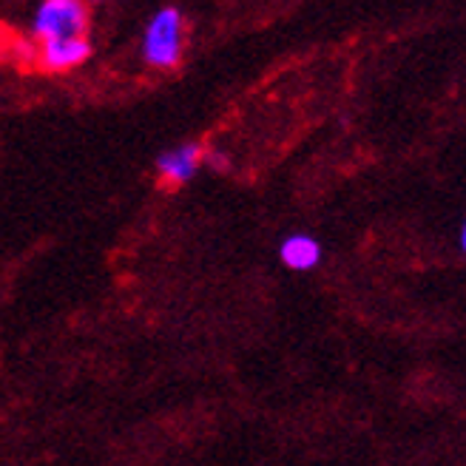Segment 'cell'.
Wrapping results in <instances>:
<instances>
[{"mask_svg":"<svg viewBox=\"0 0 466 466\" xmlns=\"http://www.w3.org/2000/svg\"><path fill=\"white\" fill-rule=\"evenodd\" d=\"M279 256L290 270H313L321 262V245L308 233H293L279 248Z\"/></svg>","mask_w":466,"mask_h":466,"instance_id":"cell-5","label":"cell"},{"mask_svg":"<svg viewBox=\"0 0 466 466\" xmlns=\"http://www.w3.org/2000/svg\"><path fill=\"white\" fill-rule=\"evenodd\" d=\"M205 148L199 143H185L174 151H166L157 157V174L168 188H179V185L191 182L202 166Z\"/></svg>","mask_w":466,"mask_h":466,"instance_id":"cell-3","label":"cell"},{"mask_svg":"<svg viewBox=\"0 0 466 466\" xmlns=\"http://www.w3.org/2000/svg\"><path fill=\"white\" fill-rule=\"evenodd\" d=\"M86 29H88V9L80 0H46L32 20V35L37 43L86 37Z\"/></svg>","mask_w":466,"mask_h":466,"instance_id":"cell-2","label":"cell"},{"mask_svg":"<svg viewBox=\"0 0 466 466\" xmlns=\"http://www.w3.org/2000/svg\"><path fill=\"white\" fill-rule=\"evenodd\" d=\"M202 162H205L208 168L219 171V174H225V171L230 168V157L222 154V151H217V148H208V151L202 154Z\"/></svg>","mask_w":466,"mask_h":466,"instance_id":"cell-6","label":"cell"},{"mask_svg":"<svg viewBox=\"0 0 466 466\" xmlns=\"http://www.w3.org/2000/svg\"><path fill=\"white\" fill-rule=\"evenodd\" d=\"M185 49V17L177 6L159 9L143 35V60L154 68H174Z\"/></svg>","mask_w":466,"mask_h":466,"instance_id":"cell-1","label":"cell"},{"mask_svg":"<svg viewBox=\"0 0 466 466\" xmlns=\"http://www.w3.org/2000/svg\"><path fill=\"white\" fill-rule=\"evenodd\" d=\"M91 55V43L88 37H72V40H52V43H40L37 52V66L43 72H68L80 63H86Z\"/></svg>","mask_w":466,"mask_h":466,"instance_id":"cell-4","label":"cell"}]
</instances>
